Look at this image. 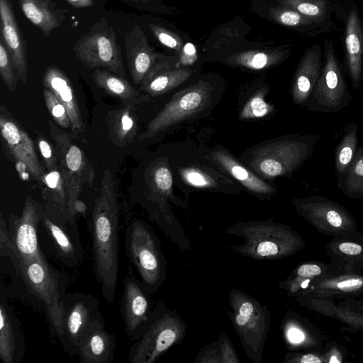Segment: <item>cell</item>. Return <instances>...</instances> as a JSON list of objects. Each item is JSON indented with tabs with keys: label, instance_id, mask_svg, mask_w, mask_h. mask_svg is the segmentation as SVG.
<instances>
[{
	"label": "cell",
	"instance_id": "obj_28",
	"mask_svg": "<svg viewBox=\"0 0 363 363\" xmlns=\"http://www.w3.org/2000/svg\"><path fill=\"white\" fill-rule=\"evenodd\" d=\"M333 273L352 271L355 263L363 261V234L333 238L325 244Z\"/></svg>",
	"mask_w": 363,
	"mask_h": 363
},
{
	"label": "cell",
	"instance_id": "obj_46",
	"mask_svg": "<svg viewBox=\"0 0 363 363\" xmlns=\"http://www.w3.org/2000/svg\"><path fill=\"white\" fill-rule=\"evenodd\" d=\"M37 142L47 172L57 169L59 167L58 159L50 143L41 134H38Z\"/></svg>",
	"mask_w": 363,
	"mask_h": 363
},
{
	"label": "cell",
	"instance_id": "obj_53",
	"mask_svg": "<svg viewBox=\"0 0 363 363\" xmlns=\"http://www.w3.org/2000/svg\"><path fill=\"white\" fill-rule=\"evenodd\" d=\"M352 270L357 271L363 274V261L355 263L353 265Z\"/></svg>",
	"mask_w": 363,
	"mask_h": 363
},
{
	"label": "cell",
	"instance_id": "obj_42",
	"mask_svg": "<svg viewBox=\"0 0 363 363\" xmlns=\"http://www.w3.org/2000/svg\"><path fill=\"white\" fill-rule=\"evenodd\" d=\"M43 96L47 108L53 121L60 128L71 129V121L67 110L55 95L48 89L44 88Z\"/></svg>",
	"mask_w": 363,
	"mask_h": 363
},
{
	"label": "cell",
	"instance_id": "obj_16",
	"mask_svg": "<svg viewBox=\"0 0 363 363\" xmlns=\"http://www.w3.org/2000/svg\"><path fill=\"white\" fill-rule=\"evenodd\" d=\"M335 12L345 24L344 69L356 90L363 79V29L358 6L348 0L335 5Z\"/></svg>",
	"mask_w": 363,
	"mask_h": 363
},
{
	"label": "cell",
	"instance_id": "obj_21",
	"mask_svg": "<svg viewBox=\"0 0 363 363\" xmlns=\"http://www.w3.org/2000/svg\"><path fill=\"white\" fill-rule=\"evenodd\" d=\"M0 17L1 39L11 57L17 78L26 84L28 77L27 46L10 0H0Z\"/></svg>",
	"mask_w": 363,
	"mask_h": 363
},
{
	"label": "cell",
	"instance_id": "obj_15",
	"mask_svg": "<svg viewBox=\"0 0 363 363\" xmlns=\"http://www.w3.org/2000/svg\"><path fill=\"white\" fill-rule=\"evenodd\" d=\"M211 94V86L203 81H199L177 92L149 123L139 139H149L167 128L198 113L209 104Z\"/></svg>",
	"mask_w": 363,
	"mask_h": 363
},
{
	"label": "cell",
	"instance_id": "obj_20",
	"mask_svg": "<svg viewBox=\"0 0 363 363\" xmlns=\"http://www.w3.org/2000/svg\"><path fill=\"white\" fill-rule=\"evenodd\" d=\"M21 324L13 312L8 293L1 286L0 297V359L3 363H21L25 357Z\"/></svg>",
	"mask_w": 363,
	"mask_h": 363
},
{
	"label": "cell",
	"instance_id": "obj_33",
	"mask_svg": "<svg viewBox=\"0 0 363 363\" xmlns=\"http://www.w3.org/2000/svg\"><path fill=\"white\" fill-rule=\"evenodd\" d=\"M134 106L132 104L127 105L108 113L109 136L118 147L131 143L136 136L138 125Z\"/></svg>",
	"mask_w": 363,
	"mask_h": 363
},
{
	"label": "cell",
	"instance_id": "obj_37",
	"mask_svg": "<svg viewBox=\"0 0 363 363\" xmlns=\"http://www.w3.org/2000/svg\"><path fill=\"white\" fill-rule=\"evenodd\" d=\"M194 363H240V360L225 333H220L217 340L202 347Z\"/></svg>",
	"mask_w": 363,
	"mask_h": 363
},
{
	"label": "cell",
	"instance_id": "obj_26",
	"mask_svg": "<svg viewBox=\"0 0 363 363\" xmlns=\"http://www.w3.org/2000/svg\"><path fill=\"white\" fill-rule=\"evenodd\" d=\"M192 72L189 68H176L160 56L145 75L140 89L151 96L162 95L186 81Z\"/></svg>",
	"mask_w": 363,
	"mask_h": 363
},
{
	"label": "cell",
	"instance_id": "obj_27",
	"mask_svg": "<svg viewBox=\"0 0 363 363\" xmlns=\"http://www.w3.org/2000/svg\"><path fill=\"white\" fill-rule=\"evenodd\" d=\"M116 347V337L101 322L93 326L83 337L77 354L82 363H110Z\"/></svg>",
	"mask_w": 363,
	"mask_h": 363
},
{
	"label": "cell",
	"instance_id": "obj_31",
	"mask_svg": "<svg viewBox=\"0 0 363 363\" xmlns=\"http://www.w3.org/2000/svg\"><path fill=\"white\" fill-rule=\"evenodd\" d=\"M92 79L94 83L106 93L121 99L124 106L136 105L147 99L123 77L106 69H95Z\"/></svg>",
	"mask_w": 363,
	"mask_h": 363
},
{
	"label": "cell",
	"instance_id": "obj_29",
	"mask_svg": "<svg viewBox=\"0 0 363 363\" xmlns=\"http://www.w3.org/2000/svg\"><path fill=\"white\" fill-rule=\"evenodd\" d=\"M25 16L48 37L59 28L66 18V15L52 0H18Z\"/></svg>",
	"mask_w": 363,
	"mask_h": 363
},
{
	"label": "cell",
	"instance_id": "obj_23",
	"mask_svg": "<svg viewBox=\"0 0 363 363\" xmlns=\"http://www.w3.org/2000/svg\"><path fill=\"white\" fill-rule=\"evenodd\" d=\"M323 49L320 44L308 47L295 70L291 95L296 105H305L320 77L323 65Z\"/></svg>",
	"mask_w": 363,
	"mask_h": 363
},
{
	"label": "cell",
	"instance_id": "obj_49",
	"mask_svg": "<svg viewBox=\"0 0 363 363\" xmlns=\"http://www.w3.org/2000/svg\"><path fill=\"white\" fill-rule=\"evenodd\" d=\"M350 309L352 311L363 315V298L355 299L352 298H345V301L339 303Z\"/></svg>",
	"mask_w": 363,
	"mask_h": 363
},
{
	"label": "cell",
	"instance_id": "obj_43",
	"mask_svg": "<svg viewBox=\"0 0 363 363\" xmlns=\"http://www.w3.org/2000/svg\"><path fill=\"white\" fill-rule=\"evenodd\" d=\"M15 68L11 57L0 38V74L1 77L9 91H13L17 86L15 75Z\"/></svg>",
	"mask_w": 363,
	"mask_h": 363
},
{
	"label": "cell",
	"instance_id": "obj_38",
	"mask_svg": "<svg viewBox=\"0 0 363 363\" xmlns=\"http://www.w3.org/2000/svg\"><path fill=\"white\" fill-rule=\"evenodd\" d=\"M279 6L294 9L320 24L332 28L335 5L328 0H278Z\"/></svg>",
	"mask_w": 363,
	"mask_h": 363
},
{
	"label": "cell",
	"instance_id": "obj_18",
	"mask_svg": "<svg viewBox=\"0 0 363 363\" xmlns=\"http://www.w3.org/2000/svg\"><path fill=\"white\" fill-rule=\"evenodd\" d=\"M0 130L6 150L12 158L23 164L34 179L41 182L45 174L33 142L3 105L0 108Z\"/></svg>",
	"mask_w": 363,
	"mask_h": 363
},
{
	"label": "cell",
	"instance_id": "obj_4",
	"mask_svg": "<svg viewBox=\"0 0 363 363\" xmlns=\"http://www.w3.org/2000/svg\"><path fill=\"white\" fill-rule=\"evenodd\" d=\"M187 324L174 308L160 301L152 306L148 320L128 350L130 363H154L186 337Z\"/></svg>",
	"mask_w": 363,
	"mask_h": 363
},
{
	"label": "cell",
	"instance_id": "obj_7",
	"mask_svg": "<svg viewBox=\"0 0 363 363\" xmlns=\"http://www.w3.org/2000/svg\"><path fill=\"white\" fill-rule=\"evenodd\" d=\"M227 314L247 357L261 363L271 324V311L257 298L237 289L229 292Z\"/></svg>",
	"mask_w": 363,
	"mask_h": 363
},
{
	"label": "cell",
	"instance_id": "obj_13",
	"mask_svg": "<svg viewBox=\"0 0 363 363\" xmlns=\"http://www.w3.org/2000/svg\"><path fill=\"white\" fill-rule=\"evenodd\" d=\"M38 236L50 253L66 267L74 268L82 261L84 250L75 220L45 209Z\"/></svg>",
	"mask_w": 363,
	"mask_h": 363
},
{
	"label": "cell",
	"instance_id": "obj_9",
	"mask_svg": "<svg viewBox=\"0 0 363 363\" xmlns=\"http://www.w3.org/2000/svg\"><path fill=\"white\" fill-rule=\"evenodd\" d=\"M48 124L66 188L68 212L70 217L75 219L74 203L79 199L85 184L92 185L94 169L83 150L72 141L69 134L62 130L51 121Z\"/></svg>",
	"mask_w": 363,
	"mask_h": 363
},
{
	"label": "cell",
	"instance_id": "obj_48",
	"mask_svg": "<svg viewBox=\"0 0 363 363\" xmlns=\"http://www.w3.org/2000/svg\"><path fill=\"white\" fill-rule=\"evenodd\" d=\"M197 59L196 49L195 46L187 43L184 45L180 52L179 64L181 65H187L194 63Z\"/></svg>",
	"mask_w": 363,
	"mask_h": 363
},
{
	"label": "cell",
	"instance_id": "obj_32",
	"mask_svg": "<svg viewBox=\"0 0 363 363\" xmlns=\"http://www.w3.org/2000/svg\"><path fill=\"white\" fill-rule=\"evenodd\" d=\"M333 273L330 266L316 260L306 261L298 264L291 274L278 284L289 296H294L306 288L313 280Z\"/></svg>",
	"mask_w": 363,
	"mask_h": 363
},
{
	"label": "cell",
	"instance_id": "obj_44",
	"mask_svg": "<svg viewBox=\"0 0 363 363\" xmlns=\"http://www.w3.org/2000/svg\"><path fill=\"white\" fill-rule=\"evenodd\" d=\"M149 29L161 44L180 53L184 42L179 35L155 23L149 24Z\"/></svg>",
	"mask_w": 363,
	"mask_h": 363
},
{
	"label": "cell",
	"instance_id": "obj_39",
	"mask_svg": "<svg viewBox=\"0 0 363 363\" xmlns=\"http://www.w3.org/2000/svg\"><path fill=\"white\" fill-rule=\"evenodd\" d=\"M359 125L355 122L343 128L342 138L335 150V169L337 177L342 175L350 165L358 147Z\"/></svg>",
	"mask_w": 363,
	"mask_h": 363
},
{
	"label": "cell",
	"instance_id": "obj_51",
	"mask_svg": "<svg viewBox=\"0 0 363 363\" xmlns=\"http://www.w3.org/2000/svg\"><path fill=\"white\" fill-rule=\"evenodd\" d=\"M132 7L138 9H144L147 7L148 4L152 0H121Z\"/></svg>",
	"mask_w": 363,
	"mask_h": 363
},
{
	"label": "cell",
	"instance_id": "obj_54",
	"mask_svg": "<svg viewBox=\"0 0 363 363\" xmlns=\"http://www.w3.org/2000/svg\"><path fill=\"white\" fill-rule=\"evenodd\" d=\"M361 19H362V29H363V16H362V18Z\"/></svg>",
	"mask_w": 363,
	"mask_h": 363
},
{
	"label": "cell",
	"instance_id": "obj_24",
	"mask_svg": "<svg viewBox=\"0 0 363 363\" xmlns=\"http://www.w3.org/2000/svg\"><path fill=\"white\" fill-rule=\"evenodd\" d=\"M42 83L44 88L50 90L66 108L71 121L72 134L76 138H82L84 126L80 108L69 77L61 69L51 65L44 72Z\"/></svg>",
	"mask_w": 363,
	"mask_h": 363
},
{
	"label": "cell",
	"instance_id": "obj_14",
	"mask_svg": "<svg viewBox=\"0 0 363 363\" xmlns=\"http://www.w3.org/2000/svg\"><path fill=\"white\" fill-rule=\"evenodd\" d=\"M45 213L44 206L30 196L26 197L21 216L11 214L7 226L14 253L13 269L26 261L43 254L38 230Z\"/></svg>",
	"mask_w": 363,
	"mask_h": 363
},
{
	"label": "cell",
	"instance_id": "obj_34",
	"mask_svg": "<svg viewBox=\"0 0 363 363\" xmlns=\"http://www.w3.org/2000/svg\"><path fill=\"white\" fill-rule=\"evenodd\" d=\"M290 55L289 49L251 50L230 55L225 63L260 70L277 65Z\"/></svg>",
	"mask_w": 363,
	"mask_h": 363
},
{
	"label": "cell",
	"instance_id": "obj_10",
	"mask_svg": "<svg viewBox=\"0 0 363 363\" xmlns=\"http://www.w3.org/2000/svg\"><path fill=\"white\" fill-rule=\"evenodd\" d=\"M77 59L89 69H106L121 77L125 71L113 28L105 18L94 23L74 43Z\"/></svg>",
	"mask_w": 363,
	"mask_h": 363
},
{
	"label": "cell",
	"instance_id": "obj_1",
	"mask_svg": "<svg viewBox=\"0 0 363 363\" xmlns=\"http://www.w3.org/2000/svg\"><path fill=\"white\" fill-rule=\"evenodd\" d=\"M94 271L108 303L115 301L118 276L119 203L113 176L106 170L91 217Z\"/></svg>",
	"mask_w": 363,
	"mask_h": 363
},
{
	"label": "cell",
	"instance_id": "obj_17",
	"mask_svg": "<svg viewBox=\"0 0 363 363\" xmlns=\"http://www.w3.org/2000/svg\"><path fill=\"white\" fill-rule=\"evenodd\" d=\"M150 296L128 266L121 300V315L128 337L133 342L147 323L152 308Z\"/></svg>",
	"mask_w": 363,
	"mask_h": 363
},
{
	"label": "cell",
	"instance_id": "obj_22",
	"mask_svg": "<svg viewBox=\"0 0 363 363\" xmlns=\"http://www.w3.org/2000/svg\"><path fill=\"white\" fill-rule=\"evenodd\" d=\"M125 48L129 72L133 83L140 85L160 55L149 43L148 39L138 24L125 38Z\"/></svg>",
	"mask_w": 363,
	"mask_h": 363
},
{
	"label": "cell",
	"instance_id": "obj_8",
	"mask_svg": "<svg viewBox=\"0 0 363 363\" xmlns=\"http://www.w3.org/2000/svg\"><path fill=\"white\" fill-rule=\"evenodd\" d=\"M323 56L320 77L305 105L311 112L337 113L350 105L353 96L345 79L332 40H324Z\"/></svg>",
	"mask_w": 363,
	"mask_h": 363
},
{
	"label": "cell",
	"instance_id": "obj_2",
	"mask_svg": "<svg viewBox=\"0 0 363 363\" xmlns=\"http://www.w3.org/2000/svg\"><path fill=\"white\" fill-rule=\"evenodd\" d=\"M225 234L240 237L244 242L228 248L243 257L256 260H278L294 255L305 245L303 238L289 225L272 218L239 221Z\"/></svg>",
	"mask_w": 363,
	"mask_h": 363
},
{
	"label": "cell",
	"instance_id": "obj_52",
	"mask_svg": "<svg viewBox=\"0 0 363 363\" xmlns=\"http://www.w3.org/2000/svg\"><path fill=\"white\" fill-rule=\"evenodd\" d=\"M86 205L79 199H77L74 201L73 205V210L76 216L77 213L84 215L86 213Z\"/></svg>",
	"mask_w": 363,
	"mask_h": 363
},
{
	"label": "cell",
	"instance_id": "obj_6",
	"mask_svg": "<svg viewBox=\"0 0 363 363\" xmlns=\"http://www.w3.org/2000/svg\"><path fill=\"white\" fill-rule=\"evenodd\" d=\"M320 135H288L255 149L249 167L259 176L290 177L313 155Z\"/></svg>",
	"mask_w": 363,
	"mask_h": 363
},
{
	"label": "cell",
	"instance_id": "obj_11",
	"mask_svg": "<svg viewBox=\"0 0 363 363\" xmlns=\"http://www.w3.org/2000/svg\"><path fill=\"white\" fill-rule=\"evenodd\" d=\"M292 203L298 215L322 234L337 238L359 233L356 220L347 209L325 196L294 199Z\"/></svg>",
	"mask_w": 363,
	"mask_h": 363
},
{
	"label": "cell",
	"instance_id": "obj_5",
	"mask_svg": "<svg viewBox=\"0 0 363 363\" xmlns=\"http://www.w3.org/2000/svg\"><path fill=\"white\" fill-rule=\"evenodd\" d=\"M124 247L146 291L154 295L167 277V262L160 239L143 220L133 218L126 227Z\"/></svg>",
	"mask_w": 363,
	"mask_h": 363
},
{
	"label": "cell",
	"instance_id": "obj_45",
	"mask_svg": "<svg viewBox=\"0 0 363 363\" xmlns=\"http://www.w3.org/2000/svg\"><path fill=\"white\" fill-rule=\"evenodd\" d=\"M284 363H325L321 350H305L303 352L290 351L285 353Z\"/></svg>",
	"mask_w": 363,
	"mask_h": 363
},
{
	"label": "cell",
	"instance_id": "obj_3",
	"mask_svg": "<svg viewBox=\"0 0 363 363\" xmlns=\"http://www.w3.org/2000/svg\"><path fill=\"white\" fill-rule=\"evenodd\" d=\"M27 291L45 312L50 333L60 340L62 332L63 298L69 277L41 255L21 263L14 269Z\"/></svg>",
	"mask_w": 363,
	"mask_h": 363
},
{
	"label": "cell",
	"instance_id": "obj_36",
	"mask_svg": "<svg viewBox=\"0 0 363 363\" xmlns=\"http://www.w3.org/2000/svg\"><path fill=\"white\" fill-rule=\"evenodd\" d=\"M340 191L352 199H363V145H358L347 171L337 177Z\"/></svg>",
	"mask_w": 363,
	"mask_h": 363
},
{
	"label": "cell",
	"instance_id": "obj_41",
	"mask_svg": "<svg viewBox=\"0 0 363 363\" xmlns=\"http://www.w3.org/2000/svg\"><path fill=\"white\" fill-rule=\"evenodd\" d=\"M264 92L257 91L245 104L240 116L242 119L262 118L273 111L274 107L265 101Z\"/></svg>",
	"mask_w": 363,
	"mask_h": 363
},
{
	"label": "cell",
	"instance_id": "obj_50",
	"mask_svg": "<svg viewBox=\"0 0 363 363\" xmlns=\"http://www.w3.org/2000/svg\"><path fill=\"white\" fill-rule=\"evenodd\" d=\"M72 7L75 9L89 8L94 5V0H65Z\"/></svg>",
	"mask_w": 363,
	"mask_h": 363
},
{
	"label": "cell",
	"instance_id": "obj_19",
	"mask_svg": "<svg viewBox=\"0 0 363 363\" xmlns=\"http://www.w3.org/2000/svg\"><path fill=\"white\" fill-rule=\"evenodd\" d=\"M363 296V274L342 271L327 274L313 280L294 297L322 299L356 298Z\"/></svg>",
	"mask_w": 363,
	"mask_h": 363
},
{
	"label": "cell",
	"instance_id": "obj_47",
	"mask_svg": "<svg viewBox=\"0 0 363 363\" xmlns=\"http://www.w3.org/2000/svg\"><path fill=\"white\" fill-rule=\"evenodd\" d=\"M325 363H342L344 355L336 342H329L323 350Z\"/></svg>",
	"mask_w": 363,
	"mask_h": 363
},
{
	"label": "cell",
	"instance_id": "obj_12",
	"mask_svg": "<svg viewBox=\"0 0 363 363\" xmlns=\"http://www.w3.org/2000/svg\"><path fill=\"white\" fill-rule=\"evenodd\" d=\"M104 322L98 298L82 292L66 293L63 298L62 332L60 338L64 350L77 354L80 343L96 324Z\"/></svg>",
	"mask_w": 363,
	"mask_h": 363
},
{
	"label": "cell",
	"instance_id": "obj_35",
	"mask_svg": "<svg viewBox=\"0 0 363 363\" xmlns=\"http://www.w3.org/2000/svg\"><path fill=\"white\" fill-rule=\"evenodd\" d=\"M270 17L278 23L284 26L299 29L306 35L315 36L330 31V28L318 23L312 18L298 11L282 6L269 9Z\"/></svg>",
	"mask_w": 363,
	"mask_h": 363
},
{
	"label": "cell",
	"instance_id": "obj_25",
	"mask_svg": "<svg viewBox=\"0 0 363 363\" xmlns=\"http://www.w3.org/2000/svg\"><path fill=\"white\" fill-rule=\"evenodd\" d=\"M281 332L290 351L320 350L322 339L315 326L298 313L288 311L281 322Z\"/></svg>",
	"mask_w": 363,
	"mask_h": 363
},
{
	"label": "cell",
	"instance_id": "obj_30",
	"mask_svg": "<svg viewBox=\"0 0 363 363\" xmlns=\"http://www.w3.org/2000/svg\"><path fill=\"white\" fill-rule=\"evenodd\" d=\"M211 157L218 167L252 192L259 195H267L275 191L274 187L242 165L228 152L217 149L211 153Z\"/></svg>",
	"mask_w": 363,
	"mask_h": 363
},
{
	"label": "cell",
	"instance_id": "obj_40",
	"mask_svg": "<svg viewBox=\"0 0 363 363\" xmlns=\"http://www.w3.org/2000/svg\"><path fill=\"white\" fill-rule=\"evenodd\" d=\"M180 175L186 184L196 188L215 189L218 186L216 178L211 173L199 167L182 169Z\"/></svg>",
	"mask_w": 363,
	"mask_h": 363
}]
</instances>
